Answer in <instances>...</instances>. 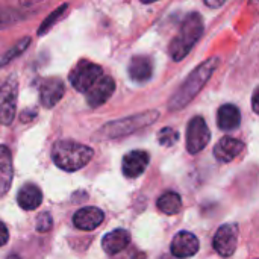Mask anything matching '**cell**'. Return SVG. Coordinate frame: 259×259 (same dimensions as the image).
Instances as JSON below:
<instances>
[{"label": "cell", "mask_w": 259, "mask_h": 259, "mask_svg": "<svg viewBox=\"0 0 259 259\" xmlns=\"http://www.w3.org/2000/svg\"><path fill=\"white\" fill-rule=\"evenodd\" d=\"M220 64L219 58H209L205 62H202L199 67H196L190 76L182 82V85L173 93V96L168 100V109L170 111H179L190 105L196 96L203 90L206 82L211 79L214 71L217 70Z\"/></svg>", "instance_id": "1"}, {"label": "cell", "mask_w": 259, "mask_h": 259, "mask_svg": "<svg viewBox=\"0 0 259 259\" xmlns=\"http://www.w3.org/2000/svg\"><path fill=\"white\" fill-rule=\"evenodd\" d=\"M94 155V150L85 144L71 141V140H61L55 143L52 149V159L53 162L65 171H77L85 167Z\"/></svg>", "instance_id": "2"}, {"label": "cell", "mask_w": 259, "mask_h": 259, "mask_svg": "<svg viewBox=\"0 0 259 259\" xmlns=\"http://www.w3.org/2000/svg\"><path fill=\"white\" fill-rule=\"evenodd\" d=\"M203 30H205V24H203L202 15L199 12L188 14L181 26L178 36L170 44V49H168L170 58L176 62L182 61L191 52L196 42L202 38Z\"/></svg>", "instance_id": "3"}, {"label": "cell", "mask_w": 259, "mask_h": 259, "mask_svg": "<svg viewBox=\"0 0 259 259\" xmlns=\"http://www.w3.org/2000/svg\"><path fill=\"white\" fill-rule=\"evenodd\" d=\"M159 117L158 111H146L141 114H135L121 120H115L111 121L108 124H105L100 129V135L105 138H120L124 135H131L137 131H141L150 124H153L156 121V118Z\"/></svg>", "instance_id": "4"}, {"label": "cell", "mask_w": 259, "mask_h": 259, "mask_svg": "<svg viewBox=\"0 0 259 259\" xmlns=\"http://www.w3.org/2000/svg\"><path fill=\"white\" fill-rule=\"evenodd\" d=\"M103 76L102 68L91 61H80L70 71V82L74 90L80 93H87L96 82Z\"/></svg>", "instance_id": "5"}, {"label": "cell", "mask_w": 259, "mask_h": 259, "mask_svg": "<svg viewBox=\"0 0 259 259\" xmlns=\"http://www.w3.org/2000/svg\"><path fill=\"white\" fill-rule=\"evenodd\" d=\"M17 96H18V80L9 77L0 87V124L9 126L15 118L17 109Z\"/></svg>", "instance_id": "6"}, {"label": "cell", "mask_w": 259, "mask_h": 259, "mask_svg": "<svg viewBox=\"0 0 259 259\" xmlns=\"http://www.w3.org/2000/svg\"><path fill=\"white\" fill-rule=\"evenodd\" d=\"M211 140V131L203 117H194L187 127V150L191 155L202 152Z\"/></svg>", "instance_id": "7"}, {"label": "cell", "mask_w": 259, "mask_h": 259, "mask_svg": "<svg viewBox=\"0 0 259 259\" xmlns=\"http://www.w3.org/2000/svg\"><path fill=\"white\" fill-rule=\"evenodd\" d=\"M238 226L237 225H223L215 232L212 246L217 250V253L223 258L232 256L235 253L237 244H238Z\"/></svg>", "instance_id": "8"}, {"label": "cell", "mask_w": 259, "mask_h": 259, "mask_svg": "<svg viewBox=\"0 0 259 259\" xmlns=\"http://www.w3.org/2000/svg\"><path fill=\"white\" fill-rule=\"evenodd\" d=\"M115 91V82L109 76H102L97 82L87 91V103L91 108H99L105 105Z\"/></svg>", "instance_id": "9"}, {"label": "cell", "mask_w": 259, "mask_h": 259, "mask_svg": "<svg viewBox=\"0 0 259 259\" xmlns=\"http://www.w3.org/2000/svg\"><path fill=\"white\" fill-rule=\"evenodd\" d=\"M65 85L59 77H47L39 85V102L44 108H53L64 97Z\"/></svg>", "instance_id": "10"}, {"label": "cell", "mask_w": 259, "mask_h": 259, "mask_svg": "<svg viewBox=\"0 0 259 259\" xmlns=\"http://www.w3.org/2000/svg\"><path fill=\"white\" fill-rule=\"evenodd\" d=\"M170 249H171V255L175 258H190L199 252V240L194 234L182 231L175 235Z\"/></svg>", "instance_id": "11"}, {"label": "cell", "mask_w": 259, "mask_h": 259, "mask_svg": "<svg viewBox=\"0 0 259 259\" xmlns=\"http://www.w3.org/2000/svg\"><path fill=\"white\" fill-rule=\"evenodd\" d=\"M149 153L144 150H132L123 158V175L126 178H138L141 176L149 165Z\"/></svg>", "instance_id": "12"}, {"label": "cell", "mask_w": 259, "mask_h": 259, "mask_svg": "<svg viewBox=\"0 0 259 259\" xmlns=\"http://www.w3.org/2000/svg\"><path fill=\"white\" fill-rule=\"evenodd\" d=\"M129 71V77L137 82V83H146L152 79L153 74V61L152 58L146 56V55H138L134 56L129 62L127 67Z\"/></svg>", "instance_id": "13"}, {"label": "cell", "mask_w": 259, "mask_h": 259, "mask_svg": "<svg viewBox=\"0 0 259 259\" xmlns=\"http://www.w3.org/2000/svg\"><path fill=\"white\" fill-rule=\"evenodd\" d=\"M103 219H105V214L102 209L96 206H87V208L79 209L74 214L73 223L80 231H94L102 225Z\"/></svg>", "instance_id": "14"}, {"label": "cell", "mask_w": 259, "mask_h": 259, "mask_svg": "<svg viewBox=\"0 0 259 259\" xmlns=\"http://www.w3.org/2000/svg\"><path fill=\"white\" fill-rule=\"evenodd\" d=\"M243 150H244L243 141L232 137H223L214 147V156L220 162H231L237 156H240Z\"/></svg>", "instance_id": "15"}, {"label": "cell", "mask_w": 259, "mask_h": 259, "mask_svg": "<svg viewBox=\"0 0 259 259\" xmlns=\"http://www.w3.org/2000/svg\"><path fill=\"white\" fill-rule=\"evenodd\" d=\"M131 244V234L124 229H115L106 234L102 240V249L108 255H117L127 249Z\"/></svg>", "instance_id": "16"}, {"label": "cell", "mask_w": 259, "mask_h": 259, "mask_svg": "<svg viewBox=\"0 0 259 259\" xmlns=\"http://www.w3.org/2000/svg\"><path fill=\"white\" fill-rule=\"evenodd\" d=\"M14 168H12V155L6 146H0V197H3L12 184Z\"/></svg>", "instance_id": "17"}, {"label": "cell", "mask_w": 259, "mask_h": 259, "mask_svg": "<svg viewBox=\"0 0 259 259\" xmlns=\"http://www.w3.org/2000/svg\"><path fill=\"white\" fill-rule=\"evenodd\" d=\"M17 202L21 209L33 211L36 209L42 202V193L41 190L33 184H26L17 194Z\"/></svg>", "instance_id": "18"}, {"label": "cell", "mask_w": 259, "mask_h": 259, "mask_svg": "<svg viewBox=\"0 0 259 259\" xmlns=\"http://www.w3.org/2000/svg\"><path fill=\"white\" fill-rule=\"evenodd\" d=\"M217 123L222 131H235L241 123V112L235 105H223L217 114Z\"/></svg>", "instance_id": "19"}, {"label": "cell", "mask_w": 259, "mask_h": 259, "mask_svg": "<svg viewBox=\"0 0 259 259\" xmlns=\"http://www.w3.org/2000/svg\"><path fill=\"white\" fill-rule=\"evenodd\" d=\"M182 208V199L175 191H167L158 199V209L167 215H175Z\"/></svg>", "instance_id": "20"}, {"label": "cell", "mask_w": 259, "mask_h": 259, "mask_svg": "<svg viewBox=\"0 0 259 259\" xmlns=\"http://www.w3.org/2000/svg\"><path fill=\"white\" fill-rule=\"evenodd\" d=\"M29 46H30V38H29V36L21 38L17 44H14L6 53H3V55L0 56V67L8 65L11 61H14L15 58H18L21 53H24V50H26Z\"/></svg>", "instance_id": "21"}, {"label": "cell", "mask_w": 259, "mask_h": 259, "mask_svg": "<svg viewBox=\"0 0 259 259\" xmlns=\"http://www.w3.org/2000/svg\"><path fill=\"white\" fill-rule=\"evenodd\" d=\"M24 18V15L14 9V8H6V6H0V29H5L8 26H12L17 21H21Z\"/></svg>", "instance_id": "22"}, {"label": "cell", "mask_w": 259, "mask_h": 259, "mask_svg": "<svg viewBox=\"0 0 259 259\" xmlns=\"http://www.w3.org/2000/svg\"><path fill=\"white\" fill-rule=\"evenodd\" d=\"M67 8H68V5H61L58 9H55L44 21H42V24L39 26V29H38V35L41 36V35H44V33H47L53 26H55V23L65 14V11H67Z\"/></svg>", "instance_id": "23"}, {"label": "cell", "mask_w": 259, "mask_h": 259, "mask_svg": "<svg viewBox=\"0 0 259 259\" xmlns=\"http://www.w3.org/2000/svg\"><path fill=\"white\" fill-rule=\"evenodd\" d=\"M178 140H179V134H178L175 129H171V127H164V129L159 131V134H158V141H159V144H161V146H165V147L173 146Z\"/></svg>", "instance_id": "24"}, {"label": "cell", "mask_w": 259, "mask_h": 259, "mask_svg": "<svg viewBox=\"0 0 259 259\" xmlns=\"http://www.w3.org/2000/svg\"><path fill=\"white\" fill-rule=\"evenodd\" d=\"M52 225H53V219L49 212H42L38 215L36 219V231L38 232H47L52 229Z\"/></svg>", "instance_id": "25"}, {"label": "cell", "mask_w": 259, "mask_h": 259, "mask_svg": "<svg viewBox=\"0 0 259 259\" xmlns=\"http://www.w3.org/2000/svg\"><path fill=\"white\" fill-rule=\"evenodd\" d=\"M9 240V232H8V228L0 222V247L5 246Z\"/></svg>", "instance_id": "26"}, {"label": "cell", "mask_w": 259, "mask_h": 259, "mask_svg": "<svg viewBox=\"0 0 259 259\" xmlns=\"http://www.w3.org/2000/svg\"><path fill=\"white\" fill-rule=\"evenodd\" d=\"M228 0H205V3L209 6V8H220L226 3Z\"/></svg>", "instance_id": "27"}, {"label": "cell", "mask_w": 259, "mask_h": 259, "mask_svg": "<svg viewBox=\"0 0 259 259\" xmlns=\"http://www.w3.org/2000/svg\"><path fill=\"white\" fill-rule=\"evenodd\" d=\"M258 94H259V90L258 88H256V90H255V93H253V97H252V105H253V111H255V112H258L259 111V106H258Z\"/></svg>", "instance_id": "28"}, {"label": "cell", "mask_w": 259, "mask_h": 259, "mask_svg": "<svg viewBox=\"0 0 259 259\" xmlns=\"http://www.w3.org/2000/svg\"><path fill=\"white\" fill-rule=\"evenodd\" d=\"M41 0H20V5H23V6H33V5H36Z\"/></svg>", "instance_id": "29"}, {"label": "cell", "mask_w": 259, "mask_h": 259, "mask_svg": "<svg viewBox=\"0 0 259 259\" xmlns=\"http://www.w3.org/2000/svg\"><path fill=\"white\" fill-rule=\"evenodd\" d=\"M141 2L147 5V3H155V2H158V0H141Z\"/></svg>", "instance_id": "30"}, {"label": "cell", "mask_w": 259, "mask_h": 259, "mask_svg": "<svg viewBox=\"0 0 259 259\" xmlns=\"http://www.w3.org/2000/svg\"><path fill=\"white\" fill-rule=\"evenodd\" d=\"M6 259H21L20 256H17V255H11V256H8Z\"/></svg>", "instance_id": "31"}]
</instances>
